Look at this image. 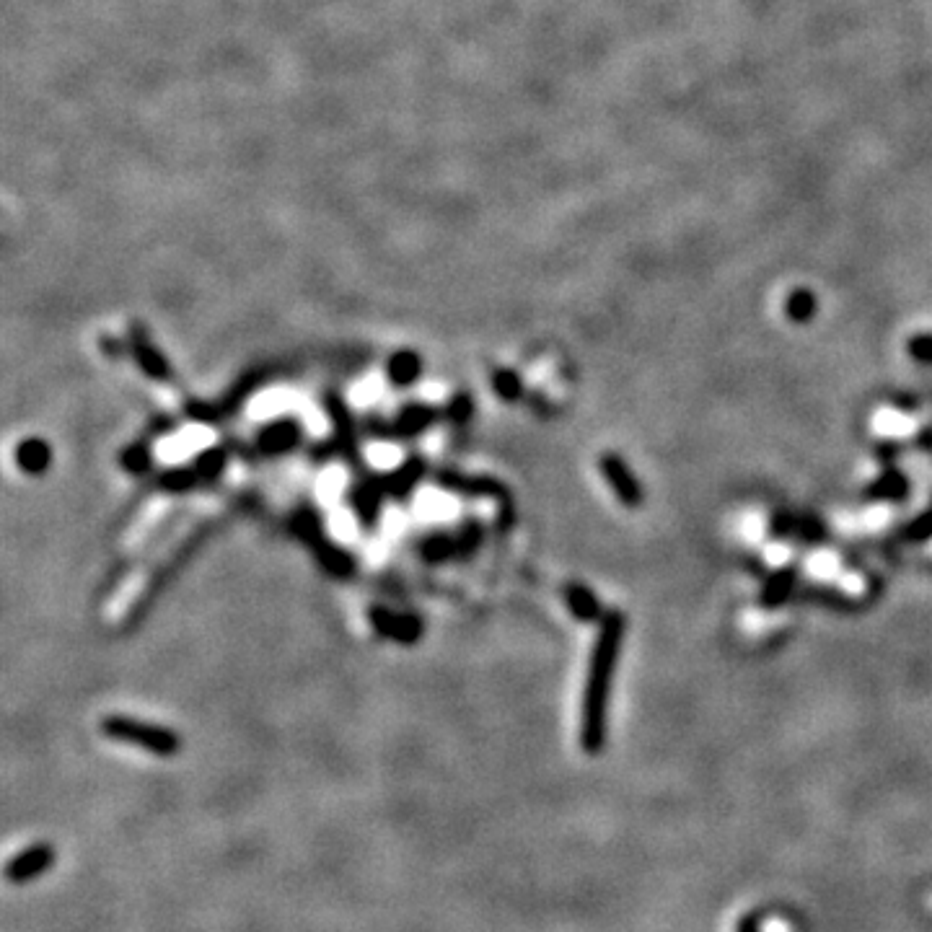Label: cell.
<instances>
[{"label":"cell","instance_id":"obj_7","mask_svg":"<svg viewBox=\"0 0 932 932\" xmlns=\"http://www.w3.org/2000/svg\"><path fill=\"white\" fill-rule=\"evenodd\" d=\"M311 547H314V552H316V557H319V562H322L324 567H327L329 573L332 575H340V578H347V575L350 573H355V562H353V557L347 555L345 549H340L337 547V544H332L327 539V536H324V531L319 536H314V539H311Z\"/></svg>","mask_w":932,"mask_h":932},{"label":"cell","instance_id":"obj_14","mask_svg":"<svg viewBox=\"0 0 932 932\" xmlns=\"http://www.w3.org/2000/svg\"><path fill=\"white\" fill-rule=\"evenodd\" d=\"M122 466H125L127 472L133 474H143L151 469V448L145 446V443H135L122 454Z\"/></svg>","mask_w":932,"mask_h":932},{"label":"cell","instance_id":"obj_18","mask_svg":"<svg viewBox=\"0 0 932 932\" xmlns=\"http://www.w3.org/2000/svg\"><path fill=\"white\" fill-rule=\"evenodd\" d=\"M472 412H474V404H472V399L466 397V394H459V397L451 402V407H448V415H451V420H454V422L469 420V415H472Z\"/></svg>","mask_w":932,"mask_h":932},{"label":"cell","instance_id":"obj_20","mask_svg":"<svg viewBox=\"0 0 932 932\" xmlns=\"http://www.w3.org/2000/svg\"><path fill=\"white\" fill-rule=\"evenodd\" d=\"M741 932H759V930H756L754 920H744L741 922Z\"/></svg>","mask_w":932,"mask_h":932},{"label":"cell","instance_id":"obj_6","mask_svg":"<svg viewBox=\"0 0 932 932\" xmlns=\"http://www.w3.org/2000/svg\"><path fill=\"white\" fill-rule=\"evenodd\" d=\"M130 347H133L135 360H138V366L145 371V376L156 378V381H169L171 378L169 360L158 353V347L153 345L151 337L145 334V329L133 327V332H130Z\"/></svg>","mask_w":932,"mask_h":932},{"label":"cell","instance_id":"obj_2","mask_svg":"<svg viewBox=\"0 0 932 932\" xmlns=\"http://www.w3.org/2000/svg\"><path fill=\"white\" fill-rule=\"evenodd\" d=\"M101 733L120 744H133L135 749H143L161 759H171L182 751V738L177 731L164 728V725L145 723V720L130 718V715H109L101 720Z\"/></svg>","mask_w":932,"mask_h":932},{"label":"cell","instance_id":"obj_19","mask_svg":"<svg viewBox=\"0 0 932 932\" xmlns=\"http://www.w3.org/2000/svg\"><path fill=\"white\" fill-rule=\"evenodd\" d=\"M591 601L593 599L586 591H583V588H570V606L575 609V614H583V617L591 614V611H588V606H593Z\"/></svg>","mask_w":932,"mask_h":932},{"label":"cell","instance_id":"obj_3","mask_svg":"<svg viewBox=\"0 0 932 932\" xmlns=\"http://www.w3.org/2000/svg\"><path fill=\"white\" fill-rule=\"evenodd\" d=\"M55 860H57L55 844L34 842V844H29V847H24L21 852H16V855L8 860L6 878L11 883H16V886H21V883H29V881H34V878L45 876L47 870L55 865Z\"/></svg>","mask_w":932,"mask_h":932},{"label":"cell","instance_id":"obj_16","mask_svg":"<svg viewBox=\"0 0 932 932\" xmlns=\"http://www.w3.org/2000/svg\"><path fill=\"white\" fill-rule=\"evenodd\" d=\"M223 464H226V451H223V448H213V451H205V454H200L195 469H197V474L202 477V482H205V479L215 477V474L221 472Z\"/></svg>","mask_w":932,"mask_h":932},{"label":"cell","instance_id":"obj_17","mask_svg":"<svg viewBox=\"0 0 932 932\" xmlns=\"http://www.w3.org/2000/svg\"><path fill=\"white\" fill-rule=\"evenodd\" d=\"M492 386H495V391H498L503 399H508V402L521 397V381H518V376H513L511 371H495Z\"/></svg>","mask_w":932,"mask_h":932},{"label":"cell","instance_id":"obj_15","mask_svg":"<svg viewBox=\"0 0 932 932\" xmlns=\"http://www.w3.org/2000/svg\"><path fill=\"white\" fill-rule=\"evenodd\" d=\"M604 469H606V474H609V482L614 487H617L619 490V495H622L624 500H632L635 498V485H632L630 479V474L624 472V466H619L617 461H611V459H606L604 461Z\"/></svg>","mask_w":932,"mask_h":932},{"label":"cell","instance_id":"obj_1","mask_svg":"<svg viewBox=\"0 0 932 932\" xmlns=\"http://www.w3.org/2000/svg\"><path fill=\"white\" fill-rule=\"evenodd\" d=\"M614 630H617V624H606L604 637L599 640V648H596V655H593L591 676H588L586 710H583V746L591 754H596L601 744H604V710L606 692H609L611 655H614Z\"/></svg>","mask_w":932,"mask_h":932},{"label":"cell","instance_id":"obj_12","mask_svg":"<svg viewBox=\"0 0 932 932\" xmlns=\"http://www.w3.org/2000/svg\"><path fill=\"white\" fill-rule=\"evenodd\" d=\"M435 415L438 412L433 407H425V404H412V407H404L397 417V433L402 435H417L422 433L425 428H430L435 422Z\"/></svg>","mask_w":932,"mask_h":932},{"label":"cell","instance_id":"obj_8","mask_svg":"<svg viewBox=\"0 0 932 932\" xmlns=\"http://www.w3.org/2000/svg\"><path fill=\"white\" fill-rule=\"evenodd\" d=\"M16 464L26 474H45L47 466L52 464V448L42 438H26L16 448Z\"/></svg>","mask_w":932,"mask_h":932},{"label":"cell","instance_id":"obj_10","mask_svg":"<svg viewBox=\"0 0 932 932\" xmlns=\"http://www.w3.org/2000/svg\"><path fill=\"white\" fill-rule=\"evenodd\" d=\"M353 508L358 511L360 521L366 523L368 529H371L373 523L378 518V508H381V487L373 485V482H363L353 490Z\"/></svg>","mask_w":932,"mask_h":932},{"label":"cell","instance_id":"obj_11","mask_svg":"<svg viewBox=\"0 0 932 932\" xmlns=\"http://www.w3.org/2000/svg\"><path fill=\"white\" fill-rule=\"evenodd\" d=\"M422 472H425V464H422L420 459L404 461V464L399 466L397 472H391L389 477L384 479L386 492H391V495H397V498H402V495H407V492H410L412 487H415L417 482H420V479H422Z\"/></svg>","mask_w":932,"mask_h":932},{"label":"cell","instance_id":"obj_5","mask_svg":"<svg viewBox=\"0 0 932 932\" xmlns=\"http://www.w3.org/2000/svg\"><path fill=\"white\" fill-rule=\"evenodd\" d=\"M371 624L378 630V635L394 637V640L407 645L415 643L417 637L422 635L420 617H412V614H391L386 609H373Z\"/></svg>","mask_w":932,"mask_h":932},{"label":"cell","instance_id":"obj_13","mask_svg":"<svg viewBox=\"0 0 932 932\" xmlns=\"http://www.w3.org/2000/svg\"><path fill=\"white\" fill-rule=\"evenodd\" d=\"M197 482H202L197 469H171V472L161 474V487L169 492H184L189 487H195Z\"/></svg>","mask_w":932,"mask_h":932},{"label":"cell","instance_id":"obj_9","mask_svg":"<svg viewBox=\"0 0 932 932\" xmlns=\"http://www.w3.org/2000/svg\"><path fill=\"white\" fill-rule=\"evenodd\" d=\"M389 381L397 386H410L415 384L417 378L422 373V360L420 355L412 353V350H402V353H394L389 360Z\"/></svg>","mask_w":932,"mask_h":932},{"label":"cell","instance_id":"obj_4","mask_svg":"<svg viewBox=\"0 0 932 932\" xmlns=\"http://www.w3.org/2000/svg\"><path fill=\"white\" fill-rule=\"evenodd\" d=\"M298 441H301V425L293 417H283V420L270 422L257 438L259 451L265 456H278L290 451V448H296Z\"/></svg>","mask_w":932,"mask_h":932}]
</instances>
